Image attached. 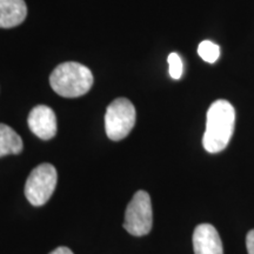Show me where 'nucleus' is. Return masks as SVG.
<instances>
[{
    "mask_svg": "<svg viewBox=\"0 0 254 254\" xmlns=\"http://www.w3.org/2000/svg\"><path fill=\"white\" fill-rule=\"evenodd\" d=\"M236 126V110L227 100H217L209 106L202 145L208 153H219L227 147Z\"/></svg>",
    "mask_w": 254,
    "mask_h": 254,
    "instance_id": "obj_1",
    "label": "nucleus"
},
{
    "mask_svg": "<svg viewBox=\"0 0 254 254\" xmlns=\"http://www.w3.org/2000/svg\"><path fill=\"white\" fill-rule=\"evenodd\" d=\"M50 84L52 90L64 98H78L91 90L93 74L81 64L64 63L51 73Z\"/></svg>",
    "mask_w": 254,
    "mask_h": 254,
    "instance_id": "obj_2",
    "label": "nucleus"
},
{
    "mask_svg": "<svg viewBox=\"0 0 254 254\" xmlns=\"http://www.w3.org/2000/svg\"><path fill=\"white\" fill-rule=\"evenodd\" d=\"M135 109L126 98H118L107 106L105 114V129L111 140L119 141L126 138L135 125Z\"/></svg>",
    "mask_w": 254,
    "mask_h": 254,
    "instance_id": "obj_3",
    "label": "nucleus"
},
{
    "mask_svg": "<svg viewBox=\"0 0 254 254\" xmlns=\"http://www.w3.org/2000/svg\"><path fill=\"white\" fill-rule=\"evenodd\" d=\"M153 225L151 196L146 190H138L127 205L124 228L129 234L142 237L148 234Z\"/></svg>",
    "mask_w": 254,
    "mask_h": 254,
    "instance_id": "obj_4",
    "label": "nucleus"
},
{
    "mask_svg": "<svg viewBox=\"0 0 254 254\" xmlns=\"http://www.w3.org/2000/svg\"><path fill=\"white\" fill-rule=\"evenodd\" d=\"M57 170L51 164H41L32 171L25 184V195L31 205L43 206L49 201L57 186Z\"/></svg>",
    "mask_w": 254,
    "mask_h": 254,
    "instance_id": "obj_5",
    "label": "nucleus"
},
{
    "mask_svg": "<svg viewBox=\"0 0 254 254\" xmlns=\"http://www.w3.org/2000/svg\"><path fill=\"white\" fill-rule=\"evenodd\" d=\"M27 124L31 131L43 140H50L57 133L56 113L46 105L34 107L28 114Z\"/></svg>",
    "mask_w": 254,
    "mask_h": 254,
    "instance_id": "obj_6",
    "label": "nucleus"
},
{
    "mask_svg": "<svg viewBox=\"0 0 254 254\" xmlns=\"http://www.w3.org/2000/svg\"><path fill=\"white\" fill-rule=\"evenodd\" d=\"M194 254H224L218 231L209 224H200L193 232Z\"/></svg>",
    "mask_w": 254,
    "mask_h": 254,
    "instance_id": "obj_7",
    "label": "nucleus"
},
{
    "mask_svg": "<svg viewBox=\"0 0 254 254\" xmlns=\"http://www.w3.org/2000/svg\"><path fill=\"white\" fill-rule=\"evenodd\" d=\"M27 15L25 0H0V28L20 25Z\"/></svg>",
    "mask_w": 254,
    "mask_h": 254,
    "instance_id": "obj_8",
    "label": "nucleus"
},
{
    "mask_svg": "<svg viewBox=\"0 0 254 254\" xmlns=\"http://www.w3.org/2000/svg\"><path fill=\"white\" fill-rule=\"evenodd\" d=\"M23 147L20 135L9 126L0 124V158L8 154H19Z\"/></svg>",
    "mask_w": 254,
    "mask_h": 254,
    "instance_id": "obj_9",
    "label": "nucleus"
},
{
    "mask_svg": "<svg viewBox=\"0 0 254 254\" xmlns=\"http://www.w3.org/2000/svg\"><path fill=\"white\" fill-rule=\"evenodd\" d=\"M198 53L202 60L208 64H214L220 56V49L211 40H204L199 44Z\"/></svg>",
    "mask_w": 254,
    "mask_h": 254,
    "instance_id": "obj_10",
    "label": "nucleus"
},
{
    "mask_svg": "<svg viewBox=\"0 0 254 254\" xmlns=\"http://www.w3.org/2000/svg\"><path fill=\"white\" fill-rule=\"evenodd\" d=\"M167 62H168V66H170L171 78L176 79V80L182 78L184 65H183V60L179 57V55H177V53H171V55L168 56Z\"/></svg>",
    "mask_w": 254,
    "mask_h": 254,
    "instance_id": "obj_11",
    "label": "nucleus"
},
{
    "mask_svg": "<svg viewBox=\"0 0 254 254\" xmlns=\"http://www.w3.org/2000/svg\"><path fill=\"white\" fill-rule=\"evenodd\" d=\"M246 247L249 254H254V230L250 231L246 237Z\"/></svg>",
    "mask_w": 254,
    "mask_h": 254,
    "instance_id": "obj_12",
    "label": "nucleus"
},
{
    "mask_svg": "<svg viewBox=\"0 0 254 254\" xmlns=\"http://www.w3.org/2000/svg\"><path fill=\"white\" fill-rule=\"evenodd\" d=\"M50 254H73V252L71 250L68 249V247H58V249H56L55 251H52Z\"/></svg>",
    "mask_w": 254,
    "mask_h": 254,
    "instance_id": "obj_13",
    "label": "nucleus"
}]
</instances>
